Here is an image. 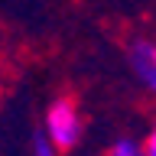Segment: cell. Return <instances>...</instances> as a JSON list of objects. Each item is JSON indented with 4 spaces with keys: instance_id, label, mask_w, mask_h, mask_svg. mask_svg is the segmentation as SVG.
Masks as SVG:
<instances>
[{
    "instance_id": "cell-3",
    "label": "cell",
    "mask_w": 156,
    "mask_h": 156,
    "mask_svg": "<svg viewBox=\"0 0 156 156\" xmlns=\"http://www.w3.org/2000/svg\"><path fill=\"white\" fill-rule=\"evenodd\" d=\"M104 156H143L140 136H117V140H111V146L104 150Z\"/></svg>"
},
{
    "instance_id": "cell-5",
    "label": "cell",
    "mask_w": 156,
    "mask_h": 156,
    "mask_svg": "<svg viewBox=\"0 0 156 156\" xmlns=\"http://www.w3.org/2000/svg\"><path fill=\"white\" fill-rule=\"evenodd\" d=\"M33 156H65V153H58L55 146H49L46 140H42V136H33Z\"/></svg>"
},
{
    "instance_id": "cell-4",
    "label": "cell",
    "mask_w": 156,
    "mask_h": 156,
    "mask_svg": "<svg viewBox=\"0 0 156 156\" xmlns=\"http://www.w3.org/2000/svg\"><path fill=\"white\" fill-rule=\"evenodd\" d=\"M140 146H143V156H156V117L150 120V127L140 136Z\"/></svg>"
},
{
    "instance_id": "cell-2",
    "label": "cell",
    "mask_w": 156,
    "mask_h": 156,
    "mask_svg": "<svg viewBox=\"0 0 156 156\" xmlns=\"http://www.w3.org/2000/svg\"><path fill=\"white\" fill-rule=\"evenodd\" d=\"M124 62L140 91L156 101V36H133L124 49Z\"/></svg>"
},
{
    "instance_id": "cell-1",
    "label": "cell",
    "mask_w": 156,
    "mask_h": 156,
    "mask_svg": "<svg viewBox=\"0 0 156 156\" xmlns=\"http://www.w3.org/2000/svg\"><path fill=\"white\" fill-rule=\"evenodd\" d=\"M85 130H88L85 111L72 94L49 98V104L42 107V120H39V136L49 146H55L58 153H72L85 140Z\"/></svg>"
}]
</instances>
